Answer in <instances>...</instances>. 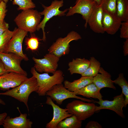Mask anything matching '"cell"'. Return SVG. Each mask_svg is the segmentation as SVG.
Instances as JSON below:
<instances>
[{
    "label": "cell",
    "mask_w": 128,
    "mask_h": 128,
    "mask_svg": "<svg viewBox=\"0 0 128 128\" xmlns=\"http://www.w3.org/2000/svg\"><path fill=\"white\" fill-rule=\"evenodd\" d=\"M38 88L36 79L32 75L29 78H27L18 86L4 92L0 93V95L9 96L23 102L29 112L28 101L29 96L32 92H37Z\"/></svg>",
    "instance_id": "1"
},
{
    "label": "cell",
    "mask_w": 128,
    "mask_h": 128,
    "mask_svg": "<svg viewBox=\"0 0 128 128\" xmlns=\"http://www.w3.org/2000/svg\"><path fill=\"white\" fill-rule=\"evenodd\" d=\"M0 59L8 72H15L27 76V72L21 66V62L24 60L22 57L13 53L0 52Z\"/></svg>",
    "instance_id": "11"
},
{
    "label": "cell",
    "mask_w": 128,
    "mask_h": 128,
    "mask_svg": "<svg viewBox=\"0 0 128 128\" xmlns=\"http://www.w3.org/2000/svg\"><path fill=\"white\" fill-rule=\"evenodd\" d=\"M117 0H101L99 5L103 10L116 15Z\"/></svg>",
    "instance_id": "26"
},
{
    "label": "cell",
    "mask_w": 128,
    "mask_h": 128,
    "mask_svg": "<svg viewBox=\"0 0 128 128\" xmlns=\"http://www.w3.org/2000/svg\"><path fill=\"white\" fill-rule=\"evenodd\" d=\"M32 59L35 63L34 67L37 72L53 74L57 70L59 58L49 53L42 58L37 59L33 57Z\"/></svg>",
    "instance_id": "10"
},
{
    "label": "cell",
    "mask_w": 128,
    "mask_h": 128,
    "mask_svg": "<svg viewBox=\"0 0 128 128\" xmlns=\"http://www.w3.org/2000/svg\"><path fill=\"white\" fill-rule=\"evenodd\" d=\"M32 0H13L12 4L13 5L18 6V10H23L32 9L36 7L35 4L32 1Z\"/></svg>",
    "instance_id": "29"
},
{
    "label": "cell",
    "mask_w": 128,
    "mask_h": 128,
    "mask_svg": "<svg viewBox=\"0 0 128 128\" xmlns=\"http://www.w3.org/2000/svg\"><path fill=\"white\" fill-rule=\"evenodd\" d=\"M14 31L8 29L0 36V52H4L11 38Z\"/></svg>",
    "instance_id": "28"
},
{
    "label": "cell",
    "mask_w": 128,
    "mask_h": 128,
    "mask_svg": "<svg viewBox=\"0 0 128 128\" xmlns=\"http://www.w3.org/2000/svg\"><path fill=\"white\" fill-rule=\"evenodd\" d=\"M0 104L2 105H5V102L0 98Z\"/></svg>",
    "instance_id": "37"
},
{
    "label": "cell",
    "mask_w": 128,
    "mask_h": 128,
    "mask_svg": "<svg viewBox=\"0 0 128 128\" xmlns=\"http://www.w3.org/2000/svg\"><path fill=\"white\" fill-rule=\"evenodd\" d=\"M86 128H102V126L96 121H89L85 126Z\"/></svg>",
    "instance_id": "32"
},
{
    "label": "cell",
    "mask_w": 128,
    "mask_h": 128,
    "mask_svg": "<svg viewBox=\"0 0 128 128\" xmlns=\"http://www.w3.org/2000/svg\"><path fill=\"white\" fill-rule=\"evenodd\" d=\"M9 28V24L4 20L0 23V36Z\"/></svg>",
    "instance_id": "33"
},
{
    "label": "cell",
    "mask_w": 128,
    "mask_h": 128,
    "mask_svg": "<svg viewBox=\"0 0 128 128\" xmlns=\"http://www.w3.org/2000/svg\"><path fill=\"white\" fill-rule=\"evenodd\" d=\"M89 60V65L85 71L81 75L82 76L94 77L99 73L101 67L100 62L93 57H91Z\"/></svg>",
    "instance_id": "24"
},
{
    "label": "cell",
    "mask_w": 128,
    "mask_h": 128,
    "mask_svg": "<svg viewBox=\"0 0 128 128\" xmlns=\"http://www.w3.org/2000/svg\"><path fill=\"white\" fill-rule=\"evenodd\" d=\"M13 31V35L4 52L15 53L22 57L24 60L28 61V59L23 53L22 46L23 40L27 32L18 28H15Z\"/></svg>",
    "instance_id": "8"
},
{
    "label": "cell",
    "mask_w": 128,
    "mask_h": 128,
    "mask_svg": "<svg viewBox=\"0 0 128 128\" xmlns=\"http://www.w3.org/2000/svg\"><path fill=\"white\" fill-rule=\"evenodd\" d=\"M99 89L93 82L75 92L76 94L80 95L88 98H92L100 100L103 96Z\"/></svg>",
    "instance_id": "21"
},
{
    "label": "cell",
    "mask_w": 128,
    "mask_h": 128,
    "mask_svg": "<svg viewBox=\"0 0 128 128\" xmlns=\"http://www.w3.org/2000/svg\"><path fill=\"white\" fill-rule=\"evenodd\" d=\"M30 71L36 79L38 87L37 93L40 96H45L46 92L54 86L62 84L64 81L63 72L60 70H57L52 76L47 73H40L34 67L31 68Z\"/></svg>",
    "instance_id": "2"
},
{
    "label": "cell",
    "mask_w": 128,
    "mask_h": 128,
    "mask_svg": "<svg viewBox=\"0 0 128 128\" xmlns=\"http://www.w3.org/2000/svg\"><path fill=\"white\" fill-rule=\"evenodd\" d=\"M121 22L116 15L103 10L102 23L105 32L111 35L115 34L119 29Z\"/></svg>",
    "instance_id": "15"
},
{
    "label": "cell",
    "mask_w": 128,
    "mask_h": 128,
    "mask_svg": "<svg viewBox=\"0 0 128 128\" xmlns=\"http://www.w3.org/2000/svg\"><path fill=\"white\" fill-rule=\"evenodd\" d=\"M112 81L114 83L118 85L121 87L122 92L125 96L124 101L126 107L128 104V82L124 78L123 74L120 73L118 77Z\"/></svg>",
    "instance_id": "25"
},
{
    "label": "cell",
    "mask_w": 128,
    "mask_h": 128,
    "mask_svg": "<svg viewBox=\"0 0 128 128\" xmlns=\"http://www.w3.org/2000/svg\"><path fill=\"white\" fill-rule=\"evenodd\" d=\"M97 3L98 5H99L100 4L101 0H94Z\"/></svg>",
    "instance_id": "38"
},
{
    "label": "cell",
    "mask_w": 128,
    "mask_h": 128,
    "mask_svg": "<svg viewBox=\"0 0 128 128\" xmlns=\"http://www.w3.org/2000/svg\"><path fill=\"white\" fill-rule=\"evenodd\" d=\"M82 38L77 32L72 31L64 38L59 37L49 48V53L54 54L59 58L68 54L70 51V43L71 41H77Z\"/></svg>",
    "instance_id": "6"
},
{
    "label": "cell",
    "mask_w": 128,
    "mask_h": 128,
    "mask_svg": "<svg viewBox=\"0 0 128 128\" xmlns=\"http://www.w3.org/2000/svg\"><path fill=\"white\" fill-rule=\"evenodd\" d=\"M116 15L122 22L128 20V0H117Z\"/></svg>",
    "instance_id": "23"
},
{
    "label": "cell",
    "mask_w": 128,
    "mask_h": 128,
    "mask_svg": "<svg viewBox=\"0 0 128 128\" xmlns=\"http://www.w3.org/2000/svg\"><path fill=\"white\" fill-rule=\"evenodd\" d=\"M90 63L89 60L84 58L73 59L68 64V70L71 75L76 73L81 75L86 70Z\"/></svg>",
    "instance_id": "19"
},
{
    "label": "cell",
    "mask_w": 128,
    "mask_h": 128,
    "mask_svg": "<svg viewBox=\"0 0 128 128\" xmlns=\"http://www.w3.org/2000/svg\"><path fill=\"white\" fill-rule=\"evenodd\" d=\"M97 5L94 0H76L75 5L68 9V12L66 16H70L76 13L81 14L85 20L84 27L86 28L89 18Z\"/></svg>",
    "instance_id": "9"
},
{
    "label": "cell",
    "mask_w": 128,
    "mask_h": 128,
    "mask_svg": "<svg viewBox=\"0 0 128 128\" xmlns=\"http://www.w3.org/2000/svg\"><path fill=\"white\" fill-rule=\"evenodd\" d=\"M63 0H55L52 1L51 5L49 6H46L42 5L44 10L42 12H39V13L41 16L44 15V18L37 26V30L39 31L40 29H42L43 33L42 40L43 41H45L46 40L45 27L46 23L54 16H61L64 15L65 13L68 11V9L63 11L59 10V8L63 5Z\"/></svg>",
    "instance_id": "5"
},
{
    "label": "cell",
    "mask_w": 128,
    "mask_h": 128,
    "mask_svg": "<svg viewBox=\"0 0 128 128\" xmlns=\"http://www.w3.org/2000/svg\"><path fill=\"white\" fill-rule=\"evenodd\" d=\"M93 77L82 76L78 79L71 82L67 80L64 82V86L69 91L75 92L93 82Z\"/></svg>",
    "instance_id": "20"
},
{
    "label": "cell",
    "mask_w": 128,
    "mask_h": 128,
    "mask_svg": "<svg viewBox=\"0 0 128 128\" xmlns=\"http://www.w3.org/2000/svg\"><path fill=\"white\" fill-rule=\"evenodd\" d=\"M99 73L93 77V82L99 89H101L104 87H108L116 90L110 74L101 67Z\"/></svg>",
    "instance_id": "18"
},
{
    "label": "cell",
    "mask_w": 128,
    "mask_h": 128,
    "mask_svg": "<svg viewBox=\"0 0 128 128\" xmlns=\"http://www.w3.org/2000/svg\"><path fill=\"white\" fill-rule=\"evenodd\" d=\"M8 0H0V2L2 1H3L6 3L8 2Z\"/></svg>",
    "instance_id": "39"
},
{
    "label": "cell",
    "mask_w": 128,
    "mask_h": 128,
    "mask_svg": "<svg viewBox=\"0 0 128 128\" xmlns=\"http://www.w3.org/2000/svg\"><path fill=\"white\" fill-rule=\"evenodd\" d=\"M123 48L124 55L127 56L128 55V39L124 42Z\"/></svg>",
    "instance_id": "34"
},
{
    "label": "cell",
    "mask_w": 128,
    "mask_h": 128,
    "mask_svg": "<svg viewBox=\"0 0 128 128\" xmlns=\"http://www.w3.org/2000/svg\"><path fill=\"white\" fill-rule=\"evenodd\" d=\"M96 106L93 102L86 103L75 100L68 103L66 108L69 113L76 116L80 120H85L93 115L96 111Z\"/></svg>",
    "instance_id": "4"
},
{
    "label": "cell",
    "mask_w": 128,
    "mask_h": 128,
    "mask_svg": "<svg viewBox=\"0 0 128 128\" xmlns=\"http://www.w3.org/2000/svg\"><path fill=\"white\" fill-rule=\"evenodd\" d=\"M7 116V114L6 113L0 114V126L3 125L4 120Z\"/></svg>",
    "instance_id": "35"
},
{
    "label": "cell",
    "mask_w": 128,
    "mask_h": 128,
    "mask_svg": "<svg viewBox=\"0 0 128 128\" xmlns=\"http://www.w3.org/2000/svg\"><path fill=\"white\" fill-rule=\"evenodd\" d=\"M27 76L13 72H9L0 76V89L8 91L10 88L18 86L27 78Z\"/></svg>",
    "instance_id": "13"
},
{
    "label": "cell",
    "mask_w": 128,
    "mask_h": 128,
    "mask_svg": "<svg viewBox=\"0 0 128 128\" xmlns=\"http://www.w3.org/2000/svg\"><path fill=\"white\" fill-rule=\"evenodd\" d=\"M39 38L34 35L26 38L25 40L26 49L33 51L37 50L39 46Z\"/></svg>",
    "instance_id": "27"
},
{
    "label": "cell",
    "mask_w": 128,
    "mask_h": 128,
    "mask_svg": "<svg viewBox=\"0 0 128 128\" xmlns=\"http://www.w3.org/2000/svg\"><path fill=\"white\" fill-rule=\"evenodd\" d=\"M3 63L2 62V61H1V60L0 59V65L3 64Z\"/></svg>",
    "instance_id": "40"
},
{
    "label": "cell",
    "mask_w": 128,
    "mask_h": 128,
    "mask_svg": "<svg viewBox=\"0 0 128 128\" xmlns=\"http://www.w3.org/2000/svg\"><path fill=\"white\" fill-rule=\"evenodd\" d=\"M39 12L32 9L23 10L14 20L18 28L33 33L37 30L41 18Z\"/></svg>",
    "instance_id": "3"
},
{
    "label": "cell",
    "mask_w": 128,
    "mask_h": 128,
    "mask_svg": "<svg viewBox=\"0 0 128 128\" xmlns=\"http://www.w3.org/2000/svg\"><path fill=\"white\" fill-rule=\"evenodd\" d=\"M82 123V121L72 115L60 121L57 124L56 128H80Z\"/></svg>",
    "instance_id": "22"
},
{
    "label": "cell",
    "mask_w": 128,
    "mask_h": 128,
    "mask_svg": "<svg viewBox=\"0 0 128 128\" xmlns=\"http://www.w3.org/2000/svg\"><path fill=\"white\" fill-rule=\"evenodd\" d=\"M45 103L51 105L53 110L52 118L46 124V128H56L57 124L60 121L72 115L69 113L66 108H62L55 104L49 96H47Z\"/></svg>",
    "instance_id": "14"
},
{
    "label": "cell",
    "mask_w": 128,
    "mask_h": 128,
    "mask_svg": "<svg viewBox=\"0 0 128 128\" xmlns=\"http://www.w3.org/2000/svg\"><path fill=\"white\" fill-rule=\"evenodd\" d=\"M8 73L5 70L3 64L0 65V76Z\"/></svg>",
    "instance_id": "36"
},
{
    "label": "cell",
    "mask_w": 128,
    "mask_h": 128,
    "mask_svg": "<svg viewBox=\"0 0 128 128\" xmlns=\"http://www.w3.org/2000/svg\"><path fill=\"white\" fill-rule=\"evenodd\" d=\"M18 117L13 118L8 116L4 119L3 126L4 128H31L32 122L27 118V114H22Z\"/></svg>",
    "instance_id": "16"
},
{
    "label": "cell",
    "mask_w": 128,
    "mask_h": 128,
    "mask_svg": "<svg viewBox=\"0 0 128 128\" xmlns=\"http://www.w3.org/2000/svg\"><path fill=\"white\" fill-rule=\"evenodd\" d=\"M124 96L123 93L114 97L113 100L110 101L104 100L102 99L99 101H95L94 103L99 104V106H96V111L101 109H106L112 110L123 118H125V116L123 110V107H125Z\"/></svg>",
    "instance_id": "12"
},
{
    "label": "cell",
    "mask_w": 128,
    "mask_h": 128,
    "mask_svg": "<svg viewBox=\"0 0 128 128\" xmlns=\"http://www.w3.org/2000/svg\"><path fill=\"white\" fill-rule=\"evenodd\" d=\"M6 3L2 1L0 2V23L4 21V19L7 11Z\"/></svg>",
    "instance_id": "31"
},
{
    "label": "cell",
    "mask_w": 128,
    "mask_h": 128,
    "mask_svg": "<svg viewBox=\"0 0 128 128\" xmlns=\"http://www.w3.org/2000/svg\"><path fill=\"white\" fill-rule=\"evenodd\" d=\"M46 95L49 96L53 101H55L59 105H61L65 100L70 98H75L89 102L94 103L95 101L93 100L77 96L75 92L69 91L62 84L54 86L46 92Z\"/></svg>",
    "instance_id": "7"
},
{
    "label": "cell",
    "mask_w": 128,
    "mask_h": 128,
    "mask_svg": "<svg viewBox=\"0 0 128 128\" xmlns=\"http://www.w3.org/2000/svg\"><path fill=\"white\" fill-rule=\"evenodd\" d=\"M120 29V37L121 38L128 39V20L121 22Z\"/></svg>",
    "instance_id": "30"
},
{
    "label": "cell",
    "mask_w": 128,
    "mask_h": 128,
    "mask_svg": "<svg viewBox=\"0 0 128 128\" xmlns=\"http://www.w3.org/2000/svg\"><path fill=\"white\" fill-rule=\"evenodd\" d=\"M103 11L101 7L97 5L88 19V24L91 29L95 33L103 34L105 32L102 23Z\"/></svg>",
    "instance_id": "17"
}]
</instances>
